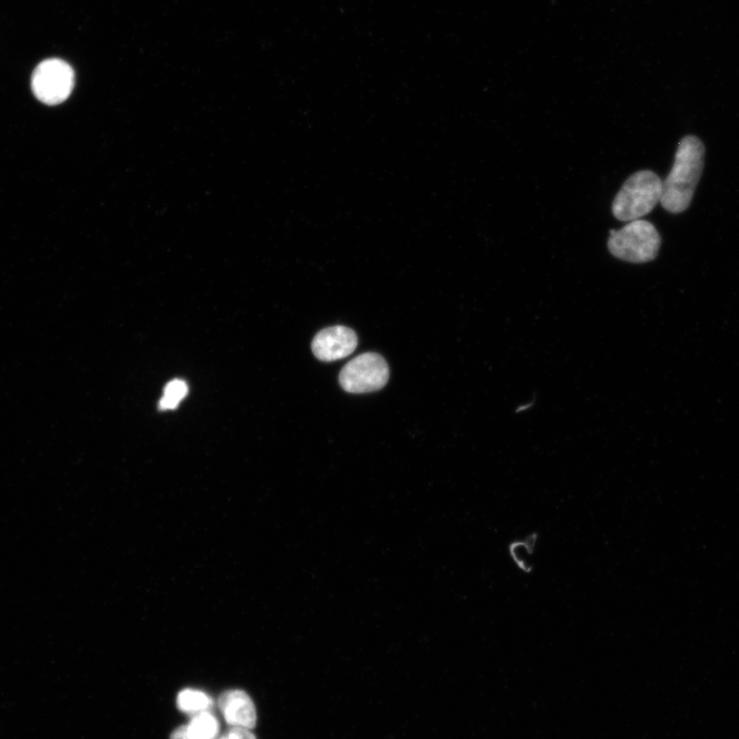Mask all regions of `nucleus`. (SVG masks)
I'll return each mask as SVG.
<instances>
[{"label":"nucleus","instance_id":"f257e3e1","mask_svg":"<svg viewBox=\"0 0 739 739\" xmlns=\"http://www.w3.org/2000/svg\"><path fill=\"white\" fill-rule=\"evenodd\" d=\"M705 145L695 136L683 138L678 146L674 166L663 181L660 203L670 213L679 214L690 206L705 166Z\"/></svg>","mask_w":739,"mask_h":739},{"label":"nucleus","instance_id":"f03ea898","mask_svg":"<svg viewBox=\"0 0 739 739\" xmlns=\"http://www.w3.org/2000/svg\"><path fill=\"white\" fill-rule=\"evenodd\" d=\"M663 197V181L652 171L633 174L616 194L613 216L622 222H632L649 214Z\"/></svg>","mask_w":739,"mask_h":739},{"label":"nucleus","instance_id":"7ed1b4c3","mask_svg":"<svg viewBox=\"0 0 739 739\" xmlns=\"http://www.w3.org/2000/svg\"><path fill=\"white\" fill-rule=\"evenodd\" d=\"M661 239L656 227L646 220H635L619 230L612 229L608 240L609 252L617 259L631 263H646L657 257Z\"/></svg>","mask_w":739,"mask_h":739},{"label":"nucleus","instance_id":"20e7f679","mask_svg":"<svg viewBox=\"0 0 739 739\" xmlns=\"http://www.w3.org/2000/svg\"><path fill=\"white\" fill-rule=\"evenodd\" d=\"M388 378L390 369L385 360L378 354L367 353L344 366L339 382L347 393L367 394L381 390Z\"/></svg>","mask_w":739,"mask_h":739},{"label":"nucleus","instance_id":"39448f33","mask_svg":"<svg viewBox=\"0 0 739 739\" xmlns=\"http://www.w3.org/2000/svg\"><path fill=\"white\" fill-rule=\"evenodd\" d=\"M31 86L38 100L50 106L59 105L72 93L73 69L63 60H46L35 68Z\"/></svg>","mask_w":739,"mask_h":739},{"label":"nucleus","instance_id":"423d86ee","mask_svg":"<svg viewBox=\"0 0 739 739\" xmlns=\"http://www.w3.org/2000/svg\"><path fill=\"white\" fill-rule=\"evenodd\" d=\"M358 346L357 334L347 327L324 329L315 337L311 349L323 362H334L352 355Z\"/></svg>","mask_w":739,"mask_h":739},{"label":"nucleus","instance_id":"0eeeda50","mask_svg":"<svg viewBox=\"0 0 739 739\" xmlns=\"http://www.w3.org/2000/svg\"><path fill=\"white\" fill-rule=\"evenodd\" d=\"M218 707L228 725L252 730L256 727L257 712L253 700L243 690H228L218 699Z\"/></svg>","mask_w":739,"mask_h":739},{"label":"nucleus","instance_id":"6e6552de","mask_svg":"<svg viewBox=\"0 0 739 739\" xmlns=\"http://www.w3.org/2000/svg\"><path fill=\"white\" fill-rule=\"evenodd\" d=\"M177 707L181 712L194 716L210 712L213 707V700L203 691L184 689L177 696Z\"/></svg>","mask_w":739,"mask_h":739},{"label":"nucleus","instance_id":"1a4fd4ad","mask_svg":"<svg viewBox=\"0 0 739 739\" xmlns=\"http://www.w3.org/2000/svg\"><path fill=\"white\" fill-rule=\"evenodd\" d=\"M185 727L190 739H216L220 730L219 721L210 712L194 715Z\"/></svg>","mask_w":739,"mask_h":739},{"label":"nucleus","instance_id":"9d476101","mask_svg":"<svg viewBox=\"0 0 739 739\" xmlns=\"http://www.w3.org/2000/svg\"><path fill=\"white\" fill-rule=\"evenodd\" d=\"M188 394L187 384L180 379L171 381L165 388L164 396L160 402L162 410H174Z\"/></svg>","mask_w":739,"mask_h":739},{"label":"nucleus","instance_id":"9b49d317","mask_svg":"<svg viewBox=\"0 0 739 739\" xmlns=\"http://www.w3.org/2000/svg\"><path fill=\"white\" fill-rule=\"evenodd\" d=\"M170 739H190V738L187 735L186 727L185 726H181V727H178L177 729H175L173 731V733L171 734Z\"/></svg>","mask_w":739,"mask_h":739},{"label":"nucleus","instance_id":"f8f14e48","mask_svg":"<svg viewBox=\"0 0 739 739\" xmlns=\"http://www.w3.org/2000/svg\"><path fill=\"white\" fill-rule=\"evenodd\" d=\"M233 728V727H231ZM235 729L242 739H256V736L249 729L244 728H233Z\"/></svg>","mask_w":739,"mask_h":739},{"label":"nucleus","instance_id":"ddd939ff","mask_svg":"<svg viewBox=\"0 0 739 739\" xmlns=\"http://www.w3.org/2000/svg\"><path fill=\"white\" fill-rule=\"evenodd\" d=\"M220 739H242V738L240 737V735L235 729L230 728V730Z\"/></svg>","mask_w":739,"mask_h":739}]
</instances>
